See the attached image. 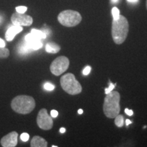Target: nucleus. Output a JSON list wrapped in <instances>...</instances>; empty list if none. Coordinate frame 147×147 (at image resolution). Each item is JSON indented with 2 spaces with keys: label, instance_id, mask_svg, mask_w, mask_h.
<instances>
[{
  "label": "nucleus",
  "instance_id": "2",
  "mask_svg": "<svg viewBox=\"0 0 147 147\" xmlns=\"http://www.w3.org/2000/svg\"><path fill=\"white\" fill-rule=\"evenodd\" d=\"M129 32V23L125 16L120 15L118 19L113 20L112 23V36L117 45H121L125 41Z\"/></svg>",
  "mask_w": 147,
  "mask_h": 147
},
{
  "label": "nucleus",
  "instance_id": "26",
  "mask_svg": "<svg viewBox=\"0 0 147 147\" xmlns=\"http://www.w3.org/2000/svg\"><path fill=\"white\" fill-rule=\"evenodd\" d=\"M5 47V43L3 41V40L0 38V47Z\"/></svg>",
  "mask_w": 147,
  "mask_h": 147
},
{
  "label": "nucleus",
  "instance_id": "5",
  "mask_svg": "<svg viewBox=\"0 0 147 147\" xmlns=\"http://www.w3.org/2000/svg\"><path fill=\"white\" fill-rule=\"evenodd\" d=\"M58 21L65 27H74L81 22L82 16L76 11L64 10L59 14Z\"/></svg>",
  "mask_w": 147,
  "mask_h": 147
},
{
  "label": "nucleus",
  "instance_id": "29",
  "mask_svg": "<svg viewBox=\"0 0 147 147\" xmlns=\"http://www.w3.org/2000/svg\"><path fill=\"white\" fill-rule=\"evenodd\" d=\"M59 131H60V132H61V134L65 133V131H66V130H65V128H64V127H61V128L60 129Z\"/></svg>",
  "mask_w": 147,
  "mask_h": 147
},
{
  "label": "nucleus",
  "instance_id": "14",
  "mask_svg": "<svg viewBox=\"0 0 147 147\" xmlns=\"http://www.w3.org/2000/svg\"><path fill=\"white\" fill-rule=\"evenodd\" d=\"M31 33H32L35 37H36L38 39H39L40 40L42 39H45L47 36V35L43 31L38 30V29H32V32H31Z\"/></svg>",
  "mask_w": 147,
  "mask_h": 147
},
{
  "label": "nucleus",
  "instance_id": "7",
  "mask_svg": "<svg viewBox=\"0 0 147 147\" xmlns=\"http://www.w3.org/2000/svg\"><path fill=\"white\" fill-rule=\"evenodd\" d=\"M37 124L40 129L44 130H49L53 127V121L47 113L45 108H42L38 113L37 117Z\"/></svg>",
  "mask_w": 147,
  "mask_h": 147
},
{
  "label": "nucleus",
  "instance_id": "6",
  "mask_svg": "<svg viewBox=\"0 0 147 147\" xmlns=\"http://www.w3.org/2000/svg\"><path fill=\"white\" fill-rule=\"evenodd\" d=\"M69 61L68 58L65 56H61L57 57L53 61L50 66L51 73L55 76H59L68 69Z\"/></svg>",
  "mask_w": 147,
  "mask_h": 147
},
{
  "label": "nucleus",
  "instance_id": "23",
  "mask_svg": "<svg viewBox=\"0 0 147 147\" xmlns=\"http://www.w3.org/2000/svg\"><path fill=\"white\" fill-rule=\"evenodd\" d=\"M91 68L90 66H87V67L84 69V70L82 71V74H83L84 75H88L90 73V71H91Z\"/></svg>",
  "mask_w": 147,
  "mask_h": 147
},
{
  "label": "nucleus",
  "instance_id": "33",
  "mask_svg": "<svg viewBox=\"0 0 147 147\" xmlns=\"http://www.w3.org/2000/svg\"><path fill=\"white\" fill-rule=\"evenodd\" d=\"M146 8H147V0H146Z\"/></svg>",
  "mask_w": 147,
  "mask_h": 147
},
{
  "label": "nucleus",
  "instance_id": "21",
  "mask_svg": "<svg viewBox=\"0 0 147 147\" xmlns=\"http://www.w3.org/2000/svg\"><path fill=\"white\" fill-rule=\"evenodd\" d=\"M21 139L23 142H27L29 140V135L27 133H23L21 134Z\"/></svg>",
  "mask_w": 147,
  "mask_h": 147
},
{
  "label": "nucleus",
  "instance_id": "17",
  "mask_svg": "<svg viewBox=\"0 0 147 147\" xmlns=\"http://www.w3.org/2000/svg\"><path fill=\"white\" fill-rule=\"evenodd\" d=\"M31 51H32V49H29V47L27 45V44L25 43V42L23 44V45L19 48V53H21V54H25V53H29Z\"/></svg>",
  "mask_w": 147,
  "mask_h": 147
},
{
  "label": "nucleus",
  "instance_id": "24",
  "mask_svg": "<svg viewBox=\"0 0 147 147\" xmlns=\"http://www.w3.org/2000/svg\"><path fill=\"white\" fill-rule=\"evenodd\" d=\"M58 115H59V113L57 110H51V117H53V118H56V117L58 116Z\"/></svg>",
  "mask_w": 147,
  "mask_h": 147
},
{
  "label": "nucleus",
  "instance_id": "9",
  "mask_svg": "<svg viewBox=\"0 0 147 147\" xmlns=\"http://www.w3.org/2000/svg\"><path fill=\"white\" fill-rule=\"evenodd\" d=\"M17 138V132L12 131L3 136L0 142L3 147H15L18 143Z\"/></svg>",
  "mask_w": 147,
  "mask_h": 147
},
{
  "label": "nucleus",
  "instance_id": "31",
  "mask_svg": "<svg viewBox=\"0 0 147 147\" xmlns=\"http://www.w3.org/2000/svg\"><path fill=\"white\" fill-rule=\"evenodd\" d=\"M119 1V0H111L112 3H117V2H118Z\"/></svg>",
  "mask_w": 147,
  "mask_h": 147
},
{
  "label": "nucleus",
  "instance_id": "25",
  "mask_svg": "<svg viewBox=\"0 0 147 147\" xmlns=\"http://www.w3.org/2000/svg\"><path fill=\"white\" fill-rule=\"evenodd\" d=\"M125 113L128 116H132V115H133V114H134L133 110H129L128 108H126V109H125Z\"/></svg>",
  "mask_w": 147,
  "mask_h": 147
},
{
  "label": "nucleus",
  "instance_id": "1",
  "mask_svg": "<svg viewBox=\"0 0 147 147\" xmlns=\"http://www.w3.org/2000/svg\"><path fill=\"white\" fill-rule=\"evenodd\" d=\"M121 96L119 92L113 91L106 94L104 98L103 110L108 118L114 119L119 115L121 111L120 103Z\"/></svg>",
  "mask_w": 147,
  "mask_h": 147
},
{
  "label": "nucleus",
  "instance_id": "12",
  "mask_svg": "<svg viewBox=\"0 0 147 147\" xmlns=\"http://www.w3.org/2000/svg\"><path fill=\"white\" fill-rule=\"evenodd\" d=\"M25 43L32 50H38L42 47V43L40 40H32L29 41H25Z\"/></svg>",
  "mask_w": 147,
  "mask_h": 147
},
{
  "label": "nucleus",
  "instance_id": "18",
  "mask_svg": "<svg viewBox=\"0 0 147 147\" xmlns=\"http://www.w3.org/2000/svg\"><path fill=\"white\" fill-rule=\"evenodd\" d=\"M112 14H113V20L118 19L119 16H120V12H119V10L117 7H114L112 10Z\"/></svg>",
  "mask_w": 147,
  "mask_h": 147
},
{
  "label": "nucleus",
  "instance_id": "3",
  "mask_svg": "<svg viewBox=\"0 0 147 147\" xmlns=\"http://www.w3.org/2000/svg\"><path fill=\"white\" fill-rule=\"evenodd\" d=\"M36 102L32 97L29 95H18L12 100L11 108L18 114L27 115L34 110Z\"/></svg>",
  "mask_w": 147,
  "mask_h": 147
},
{
  "label": "nucleus",
  "instance_id": "11",
  "mask_svg": "<svg viewBox=\"0 0 147 147\" xmlns=\"http://www.w3.org/2000/svg\"><path fill=\"white\" fill-rule=\"evenodd\" d=\"M30 146L32 147H47L48 143L43 138L36 136L31 141Z\"/></svg>",
  "mask_w": 147,
  "mask_h": 147
},
{
  "label": "nucleus",
  "instance_id": "30",
  "mask_svg": "<svg viewBox=\"0 0 147 147\" xmlns=\"http://www.w3.org/2000/svg\"><path fill=\"white\" fill-rule=\"evenodd\" d=\"M78 113L79 114V115H82V114L83 113V110H82V109H79L78 110Z\"/></svg>",
  "mask_w": 147,
  "mask_h": 147
},
{
  "label": "nucleus",
  "instance_id": "20",
  "mask_svg": "<svg viewBox=\"0 0 147 147\" xmlns=\"http://www.w3.org/2000/svg\"><path fill=\"white\" fill-rule=\"evenodd\" d=\"M27 10V8L26 6H18L16 8V12H18V13L24 14L25 12H26Z\"/></svg>",
  "mask_w": 147,
  "mask_h": 147
},
{
  "label": "nucleus",
  "instance_id": "28",
  "mask_svg": "<svg viewBox=\"0 0 147 147\" xmlns=\"http://www.w3.org/2000/svg\"><path fill=\"white\" fill-rule=\"evenodd\" d=\"M125 123H126V125L127 126L129 125H130L131 123V121L129 120V119H127L126 121H125Z\"/></svg>",
  "mask_w": 147,
  "mask_h": 147
},
{
  "label": "nucleus",
  "instance_id": "15",
  "mask_svg": "<svg viewBox=\"0 0 147 147\" xmlns=\"http://www.w3.org/2000/svg\"><path fill=\"white\" fill-rule=\"evenodd\" d=\"M115 123L118 127H122L124 125V119L122 115H118L115 117Z\"/></svg>",
  "mask_w": 147,
  "mask_h": 147
},
{
  "label": "nucleus",
  "instance_id": "4",
  "mask_svg": "<svg viewBox=\"0 0 147 147\" xmlns=\"http://www.w3.org/2000/svg\"><path fill=\"white\" fill-rule=\"evenodd\" d=\"M61 86L66 93L69 95H77L82 92V86L75 78L73 74L67 73L63 75L60 80Z\"/></svg>",
  "mask_w": 147,
  "mask_h": 147
},
{
  "label": "nucleus",
  "instance_id": "27",
  "mask_svg": "<svg viewBox=\"0 0 147 147\" xmlns=\"http://www.w3.org/2000/svg\"><path fill=\"white\" fill-rule=\"evenodd\" d=\"M127 1L129 3H137L138 2L139 0H127Z\"/></svg>",
  "mask_w": 147,
  "mask_h": 147
},
{
  "label": "nucleus",
  "instance_id": "32",
  "mask_svg": "<svg viewBox=\"0 0 147 147\" xmlns=\"http://www.w3.org/2000/svg\"><path fill=\"white\" fill-rule=\"evenodd\" d=\"M1 19H2V18H1V16H0V23H1Z\"/></svg>",
  "mask_w": 147,
  "mask_h": 147
},
{
  "label": "nucleus",
  "instance_id": "13",
  "mask_svg": "<svg viewBox=\"0 0 147 147\" xmlns=\"http://www.w3.org/2000/svg\"><path fill=\"white\" fill-rule=\"evenodd\" d=\"M61 50V47L57 44L49 42L46 45V51L49 53H57Z\"/></svg>",
  "mask_w": 147,
  "mask_h": 147
},
{
  "label": "nucleus",
  "instance_id": "16",
  "mask_svg": "<svg viewBox=\"0 0 147 147\" xmlns=\"http://www.w3.org/2000/svg\"><path fill=\"white\" fill-rule=\"evenodd\" d=\"M10 55V51L5 47H0V58H6Z\"/></svg>",
  "mask_w": 147,
  "mask_h": 147
},
{
  "label": "nucleus",
  "instance_id": "10",
  "mask_svg": "<svg viewBox=\"0 0 147 147\" xmlns=\"http://www.w3.org/2000/svg\"><path fill=\"white\" fill-rule=\"evenodd\" d=\"M23 31V27L18 26V25H13V26L10 27L8 30H7L6 33H5V40L7 41L10 42L14 39V37L16 34H19Z\"/></svg>",
  "mask_w": 147,
  "mask_h": 147
},
{
  "label": "nucleus",
  "instance_id": "8",
  "mask_svg": "<svg viewBox=\"0 0 147 147\" xmlns=\"http://www.w3.org/2000/svg\"><path fill=\"white\" fill-rule=\"evenodd\" d=\"M11 21L14 25L18 26H30L33 23L32 16L26 14L16 12L11 16Z\"/></svg>",
  "mask_w": 147,
  "mask_h": 147
},
{
  "label": "nucleus",
  "instance_id": "22",
  "mask_svg": "<svg viewBox=\"0 0 147 147\" xmlns=\"http://www.w3.org/2000/svg\"><path fill=\"white\" fill-rule=\"evenodd\" d=\"M115 84H114L113 83H110L108 88H106V89H105L106 95L108 94V93H109L110 92H111L112 91H113V90L114 89V88H115Z\"/></svg>",
  "mask_w": 147,
  "mask_h": 147
},
{
  "label": "nucleus",
  "instance_id": "19",
  "mask_svg": "<svg viewBox=\"0 0 147 147\" xmlns=\"http://www.w3.org/2000/svg\"><path fill=\"white\" fill-rule=\"evenodd\" d=\"M44 88L47 90V91H53L55 89V86L53 84L50 83V82H46L44 85Z\"/></svg>",
  "mask_w": 147,
  "mask_h": 147
}]
</instances>
